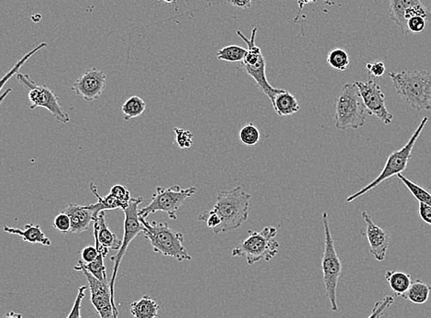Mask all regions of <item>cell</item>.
<instances>
[{
    "label": "cell",
    "instance_id": "1",
    "mask_svg": "<svg viewBox=\"0 0 431 318\" xmlns=\"http://www.w3.org/2000/svg\"><path fill=\"white\" fill-rule=\"evenodd\" d=\"M395 91L416 112L431 109V74L419 71L389 72Z\"/></svg>",
    "mask_w": 431,
    "mask_h": 318
},
{
    "label": "cell",
    "instance_id": "2",
    "mask_svg": "<svg viewBox=\"0 0 431 318\" xmlns=\"http://www.w3.org/2000/svg\"><path fill=\"white\" fill-rule=\"evenodd\" d=\"M250 199L252 195L241 186L218 192L213 210L220 215L221 223L213 229L215 234L233 232L245 223L249 218Z\"/></svg>",
    "mask_w": 431,
    "mask_h": 318
},
{
    "label": "cell",
    "instance_id": "3",
    "mask_svg": "<svg viewBox=\"0 0 431 318\" xmlns=\"http://www.w3.org/2000/svg\"><path fill=\"white\" fill-rule=\"evenodd\" d=\"M334 107L335 126L338 130H358L365 126L369 113L355 83H347L342 86L335 98Z\"/></svg>",
    "mask_w": 431,
    "mask_h": 318
},
{
    "label": "cell",
    "instance_id": "4",
    "mask_svg": "<svg viewBox=\"0 0 431 318\" xmlns=\"http://www.w3.org/2000/svg\"><path fill=\"white\" fill-rule=\"evenodd\" d=\"M144 225V234L150 241L154 252L166 257H172L176 261H191L188 250L183 246L185 236L176 232L167 223L148 222L146 218L139 217Z\"/></svg>",
    "mask_w": 431,
    "mask_h": 318
},
{
    "label": "cell",
    "instance_id": "5",
    "mask_svg": "<svg viewBox=\"0 0 431 318\" xmlns=\"http://www.w3.org/2000/svg\"><path fill=\"white\" fill-rule=\"evenodd\" d=\"M276 236L278 229L275 227H266L260 232L249 230V237L240 242L232 250V255L245 259L249 265L261 261L270 262L278 255L280 248Z\"/></svg>",
    "mask_w": 431,
    "mask_h": 318
},
{
    "label": "cell",
    "instance_id": "6",
    "mask_svg": "<svg viewBox=\"0 0 431 318\" xmlns=\"http://www.w3.org/2000/svg\"><path fill=\"white\" fill-rule=\"evenodd\" d=\"M428 121H429L428 116H425V118L422 119L421 124L416 128L415 132L413 133L409 142H407L403 148L400 149V150L395 151L394 153L390 154L388 159L386 160V165H384L383 171H381L379 176H378L377 179L372 181V183H370L369 185L361 189L360 191L349 197L347 198V202H354L357 198L365 195L366 192L371 191L372 189L379 186L384 181L389 179V178L394 176V175L401 174L402 172L406 170L410 160H411L413 149H414L416 141H418L419 136L421 135L422 131H423L425 126H426Z\"/></svg>",
    "mask_w": 431,
    "mask_h": 318
},
{
    "label": "cell",
    "instance_id": "7",
    "mask_svg": "<svg viewBox=\"0 0 431 318\" xmlns=\"http://www.w3.org/2000/svg\"><path fill=\"white\" fill-rule=\"evenodd\" d=\"M323 225L325 232V249L322 257L323 282H324L326 294L331 303V311L339 310L337 302V287L340 275H342V265L339 255L335 249L334 239L332 238L328 215L323 213Z\"/></svg>",
    "mask_w": 431,
    "mask_h": 318
},
{
    "label": "cell",
    "instance_id": "8",
    "mask_svg": "<svg viewBox=\"0 0 431 318\" xmlns=\"http://www.w3.org/2000/svg\"><path fill=\"white\" fill-rule=\"evenodd\" d=\"M142 202H144V198L142 197L132 198L129 206L123 210L125 214L123 239H122L121 249L118 250V253L110 258L112 262H114L113 274L109 281V285L110 292H112V305L113 308H114L116 317H119V311L115 303V282L116 275H118L119 265H121L122 259H123V257L126 255L130 244L132 243L133 239H135L136 237H138L139 234L144 232V227L141 220H139V206Z\"/></svg>",
    "mask_w": 431,
    "mask_h": 318
},
{
    "label": "cell",
    "instance_id": "9",
    "mask_svg": "<svg viewBox=\"0 0 431 318\" xmlns=\"http://www.w3.org/2000/svg\"><path fill=\"white\" fill-rule=\"evenodd\" d=\"M257 31V27L253 28L250 39L244 36L241 31H237L238 36H240L248 46V48H247L248 52H247L245 58L241 62V66H243V71L249 75L252 80H255L259 89L269 98L271 102H273L275 95L278 94L282 89H275V87L271 86L267 80L266 60L261 48L258 47L255 43Z\"/></svg>",
    "mask_w": 431,
    "mask_h": 318
},
{
    "label": "cell",
    "instance_id": "10",
    "mask_svg": "<svg viewBox=\"0 0 431 318\" xmlns=\"http://www.w3.org/2000/svg\"><path fill=\"white\" fill-rule=\"evenodd\" d=\"M197 192V189L194 186L186 189H182L179 186H174L171 188L158 186L149 205L139 209V215L146 218L151 214L161 211L165 212L171 220H176L180 207Z\"/></svg>",
    "mask_w": 431,
    "mask_h": 318
},
{
    "label": "cell",
    "instance_id": "11",
    "mask_svg": "<svg viewBox=\"0 0 431 318\" xmlns=\"http://www.w3.org/2000/svg\"><path fill=\"white\" fill-rule=\"evenodd\" d=\"M16 77L17 82L29 91L31 109L43 107V109L50 112L54 118L62 123L66 124L70 122L68 113L66 112L63 107L60 106L59 96L55 94L47 86H45V84L39 86L27 74L17 73Z\"/></svg>",
    "mask_w": 431,
    "mask_h": 318
},
{
    "label": "cell",
    "instance_id": "12",
    "mask_svg": "<svg viewBox=\"0 0 431 318\" xmlns=\"http://www.w3.org/2000/svg\"><path fill=\"white\" fill-rule=\"evenodd\" d=\"M355 84L359 89L369 115L377 116L384 124H391L394 116L387 109L386 95L381 91L379 84L372 78L365 82L358 81Z\"/></svg>",
    "mask_w": 431,
    "mask_h": 318
},
{
    "label": "cell",
    "instance_id": "13",
    "mask_svg": "<svg viewBox=\"0 0 431 318\" xmlns=\"http://www.w3.org/2000/svg\"><path fill=\"white\" fill-rule=\"evenodd\" d=\"M75 270L81 271L86 276L89 282L90 294H91L92 305L100 317L101 318L118 317L112 305L109 282L107 280L101 281L96 278L89 271L84 269L80 261L75 265Z\"/></svg>",
    "mask_w": 431,
    "mask_h": 318
},
{
    "label": "cell",
    "instance_id": "14",
    "mask_svg": "<svg viewBox=\"0 0 431 318\" xmlns=\"http://www.w3.org/2000/svg\"><path fill=\"white\" fill-rule=\"evenodd\" d=\"M389 14L393 22L406 34L407 20L410 17L421 16L431 25V10L425 7L421 0H389Z\"/></svg>",
    "mask_w": 431,
    "mask_h": 318
},
{
    "label": "cell",
    "instance_id": "15",
    "mask_svg": "<svg viewBox=\"0 0 431 318\" xmlns=\"http://www.w3.org/2000/svg\"><path fill=\"white\" fill-rule=\"evenodd\" d=\"M106 89L107 75L98 68L87 69L75 80L72 87L75 94L89 102L100 99Z\"/></svg>",
    "mask_w": 431,
    "mask_h": 318
},
{
    "label": "cell",
    "instance_id": "16",
    "mask_svg": "<svg viewBox=\"0 0 431 318\" xmlns=\"http://www.w3.org/2000/svg\"><path fill=\"white\" fill-rule=\"evenodd\" d=\"M105 207L101 203L90 204V205L80 206L71 204L63 212L69 215L71 220L70 233L80 234L89 230L90 224L94 221L98 213L105 211Z\"/></svg>",
    "mask_w": 431,
    "mask_h": 318
},
{
    "label": "cell",
    "instance_id": "17",
    "mask_svg": "<svg viewBox=\"0 0 431 318\" xmlns=\"http://www.w3.org/2000/svg\"><path fill=\"white\" fill-rule=\"evenodd\" d=\"M362 218L366 223L365 230L363 232V235H365L368 239L370 250L377 261L384 262L389 248V232L378 227L372 220L371 215L366 211L362 213Z\"/></svg>",
    "mask_w": 431,
    "mask_h": 318
},
{
    "label": "cell",
    "instance_id": "18",
    "mask_svg": "<svg viewBox=\"0 0 431 318\" xmlns=\"http://www.w3.org/2000/svg\"><path fill=\"white\" fill-rule=\"evenodd\" d=\"M93 223H94L95 242H98L101 246L109 250L118 252L121 249L122 241L119 239L115 233L107 227L104 211L98 213Z\"/></svg>",
    "mask_w": 431,
    "mask_h": 318
},
{
    "label": "cell",
    "instance_id": "19",
    "mask_svg": "<svg viewBox=\"0 0 431 318\" xmlns=\"http://www.w3.org/2000/svg\"><path fill=\"white\" fill-rule=\"evenodd\" d=\"M3 230L5 232L10 233V234L20 236L23 241L31 244H40L46 247L52 245L50 238H47V236L43 232L40 225L27 224L24 227V229L4 226Z\"/></svg>",
    "mask_w": 431,
    "mask_h": 318
},
{
    "label": "cell",
    "instance_id": "20",
    "mask_svg": "<svg viewBox=\"0 0 431 318\" xmlns=\"http://www.w3.org/2000/svg\"><path fill=\"white\" fill-rule=\"evenodd\" d=\"M272 104L273 109L280 116L295 115L300 110L299 103L296 96L284 89L275 95Z\"/></svg>",
    "mask_w": 431,
    "mask_h": 318
},
{
    "label": "cell",
    "instance_id": "21",
    "mask_svg": "<svg viewBox=\"0 0 431 318\" xmlns=\"http://www.w3.org/2000/svg\"><path fill=\"white\" fill-rule=\"evenodd\" d=\"M159 310L158 303L147 296L130 305V313L136 318H156L159 316Z\"/></svg>",
    "mask_w": 431,
    "mask_h": 318
},
{
    "label": "cell",
    "instance_id": "22",
    "mask_svg": "<svg viewBox=\"0 0 431 318\" xmlns=\"http://www.w3.org/2000/svg\"><path fill=\"white\" fill-rule=\"evenodd\" d=\"M96 248H97L98 255L97 258L89 264H84L83 261H80L81 264L86 271H89L92 275H94L96 278L101 280V281H106L107 280L106 266H105L104 261L107 255H109V250L103 246H101L98 242H95Z\"/></svg>",
    "mask_w": 431,
    "mask_h": 318
},
{
    "label": "cell",
    "instance_id": "23",
    "mask_svg": "<svg viewBox=\"0 0 431 318\" xmlns=\"http://www.w3.org/2000/svg\"><path fill=\"white\" fill-rule=\"evenodd\" d=\"M431 287L427 282L416 280L411 282L409 290L402 296V298L409 300V302L415 305H423L430 298Z\"/></svg>",
    "mask_w": 431,
    "mask_h": 318
},
{
    "label": "cell",
    "instance_id": "24",
    "mask_svg": "<svg viewBox=\"0 0 431 318\" xmlns=\"http://www.w3.org/2000/svg\"><path fill=\"white\" fill-rule=\"evenodd\" d=\"M386 279L395 296H403L411 285V275L403 271H387Z\"/></svg>",
    "mask_w": 431,
    "mask_h": 318
},
{
    "label": "cell",
    "instance_id": "25",
    "mask_svg": "<svg viewBox=\"0 0 431 318\" xmlns=\"http://www.w3.org/2000/svg\"><path fill=\"white\" fill-rule=\"evenodd\" d=\"M145 109H146V103L137 96H133L128 99L121 107V112L123 113L124 119L126 121L142 115Z\"/></svg>",
    "mask_w": 431,
    "mask_h": 318
},
{
    "label": "cell",
    "instance_id": "26",
    "mask_svg": "<svg viewBox=\"0 0 431 318\" xmlns=\"http://www.w3.org/2000/svg\"><path fill=\"white\" fill-rule=\"evenodd\" d=\"M248 50L238 45H229L217 52L218 60L226 63H241Z\"/></svg>",
    "mask_w": 431,
    "mask_h": 318
},
{
    "label": "cell",
    "instance_id": "27",
    "mask_svg": "<svg viewBox=\"0 0 431 318\" xmlns=\"http://www.w3.org/2000/svg\"><path fill=\"white\" fill-rule=\"evenodd\" d=\"M397 176L398 179L401 180V182H403L404 185L406 186V188L409 189L410 192H411L413 197H414L416 200H418V202L424 203L431 206V194L429 191H427L426 189L422 188V186L416 185V183L412 182V181L407 179L403 174H398Z\"/></svg>",
    "mask_w": 431,
    "mask_h": 318
},
{
    "label": "cell",
    "instance_id": "28",
    "mask_svg": "<svg viewBox=\"0 0 431 318\" xmlns=\"http://www.w3.org/2000/svg\"><path fill=\"white\" fill-rule=\"evenodd\" d=\"M327 62L332 68L338 71H345L349 66V56L348 52L343 49H334L328 52Z\"/></svg>",
    "mask_w": 431,
    "mask_h": 318
},
{
    "label": "cell",
    "instance_id": "29",
    "mask_svg": "<svg viewBox=\"0 0 431 318\" xmlns=\"http://www.w3.org/2000/svg\"><path fill=\"white\" fill-rule=\"evenodd\" d=\"M47 43H40V45H38L37 47H35L33 51L28 52L27 54L24 55V56H23L22 59H20L19 62L13 66V68L11 69L10 72L7 73V74H6L1 80H0V91H1L3 87L5 86V84L10 80V78L19 73L20 69L24 66L26 62H28V60L30 59L31 56H33V55L36 54V52L40 51V50L47 47Z\"/></svg>",
    "mask_w": 431,
    "mask_h": 318
},
{
    "label": "cell",
    "instance_id": "30",
    "mask_svg": "<svg viewBox=\"0 0 431 318\" xmlns=\"http://www.w3.org/2000/svg\"><path fill=\"white\" fill-rule=\"evenodd\" d=\"M90 190L92 191L93 194L96 195L98 198V202L101 203L102 205L104 206L105 209L106 210H114V209H121L124 210L125 207L122 205L121 201L116 199V198L112 194H109L107 195V197H102L100 195V192L98 191V188L94 185V183H90Z\"/></svg>",
    "mask_w": 431,
    "mask_h": 318
},
{
    "label": "cell",
    "instance_id": "31",
    "mask_svg": "<svg viewBox=\"0 0 431 318\" xmlns=\"http://www.w3.org/2000/svg\"><path fill=\"white\" fill-rule=\"evenodd\" d=\"M261 139L260 131L258 128L252 123L247 124L241 128L240 132V139L243 144L247 146H253L257 144Z\"/></svg>",
    "mask_w": 431,
    "mask_h": 318
},
{
    "label": "cell",
    "instance_id": "32",
    "mask_svg": "<svg viewBox=\"0 0 431 318\" xmlns=\"http://www.w3.org/2000/svg\"><path fill=\"white\" fill-rule=\"evenodd\" d=\"M176 133V142L177 146L182 150H186L193 145V133L190 130H183L182 128H174Z\"/></svg>",
    "mask_w": 431,
    "mask_h": 318
},
{
    "label": "cell",
    "instance_id": "33",
    "mask_svg": "<svg viewBox=\"0 0 431 318\" xmlns=\"http://www.w3.org/2000/svg\"><path fill=\"white\" fill-rule=\"evenodd\" d=\"M428 22L425 17L416 16L410 17L406 23V34H419L425 31Z\"/></svg>",
    "mask_w": 431,
    "mask_h": 318
},
{
    "label": "cell",
    "instance_id": "34",
    "mask_svg": "<svg viewBox=\"0 0 431 318\" xmlns=\"http://www.w3.org/2000/svg\"><path fill=\"white\" fill-rule=\"evenodd\" d=\"M395 302V298L392 296H387L381 301L375 303L374 309H372V314L370 315L369 318L381 317H383L386 311L393 305Z\"/></svg>",
    "mask_w": 431,
    "mask_h": 318
},
{
    "label": "cell",
    "instance_id": "35",
    "mask_svg": "<svg viewBox=\"0 0 431 318\" xmlns=\"http://www.w3.org/2000/svg\"><path fill=\"white\" fill-rule=\"evenodd\" d=\"M110 194H112L116 199L121 201L122 205L124 206L125 209L129 206L130 199L133 198L130 197V192L124 186L121 185H116L112 186V189H110Z\"/></svg>",
    "mask_w": 431,
    "mask_h": 318
},
{
    "label": "cell",
    "instance_id": "36",
    "mask_svg": "<svg viewBox=\"0 0 431 318\" xmlns=\"http://www.w3.org/2000/svg\"><path fill=\"white\" fill-rule=\"evenodd\" d=\"M52 227H54L55 229H57L58 232L63 233V234L70 233V229H71V220H70L69 215L66 214L65 212L60 213V214L57 215L56 218H54Z\"/></svg>",
    "mask_w": 431,
    "mask_h": 318
},
{
    "label": "cell",
    "instance_id": "37",
    "mask_svg": "<svg viewBox=\"0 0 431 318\" xmlns=\"http://www.w3.org/2000/svg\"><path fill=\"white\" fill-rule=\"evenodd\" d=\"M367 73H368L370 78H379L384 77L386 74V64L381 61H374V62L366 64Z\"/></svg>",
    "mask_w": 431,
    "mask_h": 318
},
{
    "label": "cell",
    "instance_id": "38",
    "mask_svg": "<svg viewBox=\"0 0 431 318\" xmlns=\"http://www.w3.org/2000/svg\"><path fill=\"white\" fill-rule=\"evenodd\" d=\"M199 220L205 221L206 225H208V227H211L212 229H214L215 227L220 226L221 223L220 215H218L213 209L205 210V211L201 213L199 217Z\"/></svg>",
    "mask_w": 431,
    "mask_h": 318
},
{
    "label": "cell",
    "instance_id": "39",
    "mask_svg": "<svg viewBox=\"0 0 431 318\" xmlns=\"http://www.w3.org/2000/svg\"><path fill=\"white\" fill-rule=\"evenodd\" d=\"M87 288H89V287H86V285H84V287H81L78 289L77 298H75L72 310L68 315L69 318L81 317V303H82L84 296H86V294H84V292L86 291Z\"/></svg>",
    "mask_w": 431,
    "mask_h": 318
},
{
    "label": "cell",
    "instance_id": "40",
    "mask_svg": "<svg viewBox=\"0 0 431 318\" xmlns=\"http://www.w3.org/2000/svg\"><path fill=\"white\" fill-rule=\"evenodd\" d=\"M98 255V252L96 246H87L81 252V256H82V261L84 264H89L94 261Z\"/></svg>",
    "mask_w": 431,
    "mask_h": 318
},
{
    "label": "cell",
    "instance_id": "41",
    "mask_svg": "<svg viewBox=\"0 0 431 318\" xmlns=\"http://www.w3.org/2000/svg\"><path fill=\"white\" fill-rule=\"evenodd\" d=\"M418 214L421 220L425 223L431 226V206L426 205V204L419 202L418 204Z\"/></svg>",
    "mask_w": 431,
    "mask_h": 318
},
{
    "label": "cell",
    "instance_id": "42",
    "mask_svg": "<svg viewBox=\"0 0 431 318\" xmlns=\"http://www.w3.org/2000/svg\"><path fill=\"white\" fill-rule=\"evenodd\" d=\"M226 1L233 6V7L250 8L252 7V2L255 0H226Z\"/></svg>",
    "mask_w": 431,
    "mask_h": 318
},
{
    "label": "cell",
    "instance_id": "43",
    "mask_svg": "<svg viewBox=\"0 0 431 318\" xmlns=\"http://www.w3.org/2000/svg\"><path fill=\"white\" fill-rule=\"evenodd\" d=\"M319 1V0H298V4L299 7L298 14L296 15L295 22H298V17L300 15V13L303 10V8L305 7V5L311 4V3ZM322 1L324 2L325 4L331 5V2L328 1V0H322Z\"/></svg>",
    "mask_w": 431,
    "mask_h": 318
},
{
    "label": "cell",
    "instance_id": "44",
    "mask_svg": "<svg viewBox=\"0 0 431 318\" xmlns=\"http://www.w3.org/2000/svg\"><path fill=\"white\" fill-rule=\"evenodd\" d=\"M162 1L165 2V3H168V4H172V3H176V0H162Z\"/></svg>",
    "mask_w": 431,
    "mask_h": 318
}]
</instances>
